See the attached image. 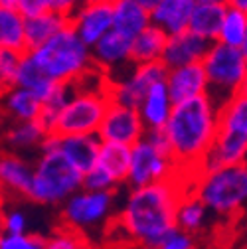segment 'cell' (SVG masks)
<instances>
[{"label": "cell", "instance_id": "cell-1", "mask_svg": "<svg viewBox=\"0 0 247 249\" xmlns=\"http://www.w3.org/2000/svg\"><path fill=\"white\" fill-rule=\"evenodd\" d=\"M190 188L192 182L182 176L142 188H127L115 226L137 249L159 245L172 230H176L178 204Z\"/></svg>", "mask_w": 247, "mask_h": 249}, {"label": "cell", "instance_id": "cell-2", "mask_svg": "<svg viewBox=\"0 0 247 249\" xmlns=\"http://www.w3.org/2000/svg\"><path fill=\"white\" fill-rule=\"evenodd\" d=\"M220 107L210 95L188 99L174 105L164 133L170 141V152L182 178L194 182L202 172L204 160L218 137Z\"/></svg>", "mask_w": 247, "mask_h": 249}, {"label": "cell", "instance_id": "cell-3", "mask_svg": "<svg viewBox=\"0 0 247 249\" xmlns=\"http://www.w3.org/2000/svg\"><path fill=\"white\" fill-rule=\"evenodd\" d=\"M28 52L53 83H77L95 68L91 48L77 36L71 24L44 46Z\"/></svg>", "mask_w": 247, "mask_h": 249}, {"label": "cell", "instance_id": "cell-4", "mask_svg": "<svg viewBox=\"0 0 247 249\" xmlns=\"http://www.w3.org/2000/svg\"><path fill=\"white\" fill-rule=\"evenodd\" d=\"M192 192L210 208L215 217H233L247 206V162L202 170Z\"/></svg>", "mask_w": 247, "mask_h": 249}, {"label": "cell", "instance_id": "cell-5", "mask_svg": "<svg viewBox=\"0 0 247 249\" xmlns=\"http://www.w3.org/2000/svg\"><path fill=\"white\" fill-rule=\"evenodd\" d=\"M83 188V172L55 148H42L34 159V182L28 200L40 206H64Z\"/></svg>", "mask_w": 247, "mask_h": 249}, {"label": "cell", "instance_id": "cell-6", "mask_svg": "<svg viewBox=\"0 0 247 249\" xmlns=\"http://www.w3.org/2000/svg\"><path fill=\"white\" fill-rule=\"evenodd\" d=\"M247 162V89L220 107L218 137L202 170Z\"/></svg>", "mask_w": 247, "mask_h": 249}, {"label": "cell", "instance_id": "cell-7", "mask_svg": "<svg viewBox=\"0 0 247 249\" xmlns=\"http://www.w3.org/2000/svg\"><path fill=\"white\" fill-rule=\"evenodd\" d=\"M210 91L208 95L222 107L226 101L245 91L247 81V57L241 48L226 46L222 42H213L202 59Z\"/></svg>", "mask_w": 247, "mask_h": 249}, {"label": "cell", "instance_id": "cell-8", "mask_svg": "<svg viewBox=\"0 0 247 249\" xmlns=\"http://www.w3.org/2000/svg\"><path fill=\"white\" fill-rule=\"evenodd\" d=\"M117 192H93L81 188L64 206H59V222L77 233L89 235L93 231H107L115 224Z\"/></svg>", "mask_w": 247, "mask_h": 249}, {"label": "cell", "instance_id": "cell-9", "mask_svg": "<svg viewBox=\"0 0 247 249\" xmlns=\"http://www.w3.org/2000/svg\"><path fill=\"white\" fill-rule=\"evenodd\" d=\"M180 176L172 154L157 146L146 137L131 146V170L127 178V188H142V186L159 184Z\"/></svg>", "mask_w": 247, "mask_h": 249}, {"label": "cell", "instance_id": "cell-10", "mask_svg": "<svg viewBox=\"0 0 247 249\" xmlns=\"http://www.w3.org/2000/svg\"><path fill=\"white\" fill-rule=\"evenodd\" d=\"M168 68L159 64H142L137 66L117 81H109V97L113 103L139 109L146 93L160 81H166Z\"/></svg>", "mask_w": 247, "mask_h": 249}, {"label": "cell", "instance_id": "cell-11", "mask_svg": "<svg viewBox=\"0 0 247 249\" xmlns=\"http://www.w3.org/2000/svg\"><path fill=\"white\" fill-rule=\"evenodd\" d=\"M91 57H93L95 70L105 73L109 81H117L135 68L133 40L119 34L117 30H111L105 38H101L91 48Z\"/></svg>", "mask_w": 247, "mask_h": 249}, {"label": "cell", "instance_id": "cell-12", "mask_svg": "<svg viewBox=\"0 0 247 249\" xmlns=\"http://www.w3.org/2000/svg\"><path fill=\"white\" fill-rule=\"evenodd\" d=\"M97 135L103 142L135 146L139 141L144 139L146 127H144V121H142L139 109L125 107V105L111 101Z\"/></svg>", "mask_w": 247, "mask_h": 249}, {"label": "cell", "instance_id": "cell-13", "mask_svg": "<svg viewBox=\"0 0 247 249\" xmlns=\"http://www.w3.org/2000/svg\"><path fill=\"white\" fill-rule=\"evenodd\" d=\"M101 146H103V141L99 139V135H55V133H50V137L42 148L59 150L71 164H75L85 174L95 168V164L99 160Z\"/></svg>", "mask_w": 247, "mask_h": 249}, {"label": "cell", "instance_id": "cell-14", "mask_svg": "<svg viewBox=\"0 0 247 249\" xmlns=\"http://www.w3.org/2000/svg\"><path fill=\"white\" fill-rule=\"evenodd\" d=\"M70 24L77 36L93 48L113 30V2H83L70 18Z\"/></svg>", "mask_w": 247, "mask_h": 249}, {"label": "cell", "instance_id": "cell-15", "mask_svg": "<svg viewBox=\"0 0 247 249\" xmlns=\"http://www.w3.org/2000/svg\"><path fill=\"white\" fill-rule=\"evenodd\" d=\"M166 85L174 99V103H182L188 99H196L202 95H208L210 83L204 70V64H190L168 70Z\"/></svg>", "mask_w": 247, "mask_h": 249}, {"label": "cell", "instance_id": "cell-16", "mask_svg": "<svg viewBox=\"0 0 247 249\" xmlns=\"http://www.w3.org/2000/svg\"><path fill=\"white\" fill-rule=\"evenodd\" d=\"M212 44L213 42L194 34L192 30L168 36V44H166V50H164L162 64L168 70L180 68V66H190V64H200V61L206 57Z\"/></svg>", "mask_w": 247, "mask_h": 249}, {"label": "cell", "instance_id": "cell-17", "mask_svg": "<svg viewBox=\"0 0 247 249\" xmlns=\"http://www.w3.org/2000/svg\"><path fill=\"white\" fill-rule=\"evenodd\" d=\"M48 137H50V131L40 119L8 123L4 129V148L6 152L20 154V157H28L32 152H36L38 157Z\"/></svg>", "mask_w": 247, "mask_h": 249}, {"label": "cell", "instance_id": "cell-18", "mask_svg": "<svg viewBox=\"0 0 247 249\" xmlns=\"http://www.w3.org/2000/svg\"><path fill=\"white\" fill-rule=\"evenodd\" d=\"M0 182L6 194L18 200H28L34 182V160L20 154L4 152L0 160Z\"/></svg>", "mask_w": 247, "mask_h": 249}, {"label": "cell", "instance_id": "cell-19", "mask_svg": "<svg viewBox=\"0 0 247 249\" xmlns=\"http://www.w3.org/2000/svg\"><path fill=\"white\" fill-rule=\"evenodd\" d=\"M196 8V0H160L159 6L150 12L152 24L168 36L186 32Z\"/></svg>", "mask_w": 247, "mask_h": 249}, {"label": "cell", "instance_id": "cell-20", "mask_svg": "<svg viewBox=\"0 0 247 249\" xmlns=\"http://www.w3.org/2000/svg\"><path fill=\"white\" fill-rule=\"evenodd\" d=\"M174 99L168 91L166 81H160L154 85L141 103L139 113L144 121L146 131H160L166 127V123L170 121V115L174 111Z\"/></svg>", "mask_w": 247, "mask_h": 249}, {"label": "cell", "instance_id": "cell-21", "mask_svg": "<svg viewBox=\"0 0 247 249\" xmlns=\"http://www.w3.org/2000/svg\"><path fill=\"white\" fill-rule=\"evenodd\" d=\"M42 107H44V99L34 91L20 85H12L4 89L2 109L8 123L38 121L42 117Z\"/></svg>", "mask_w": 247, "mask_h": 249}, {"label": "cell", "instance_id": "cell-22", "mask_svg": "<svg viewBox=\"0 0 247 249\" xmlns=\"http://www.w3.org/2000/svg\"><path fill=\"white\" fill-rule=\"evenodd\" d=\"M152 24L150 12L137 0H115L113 2V30L135 40Z\"/></svg>", "mask_w": 247, "mask_h": 249}, {"label": "cell", "instance_id": "cell-23", "mask_svg": "<svg viewBox=\"0 0 247 249\" xmlns=\"http://www.w3.org/2000/svg\"><path fill=\"white\" fill-rule=\"evenodd\" d=\"M213 213L210 212V208L192 192V188L182 196L180 204H178V212H176V228L192 233L194 237L204 233L212 222Z\"/></svg>", "mask_w": 247, "mask_h": 249}, {"label": "cell", "instance_id": "cell-24", "mask_svg": "<svg viewBox=\"0 0 247 249\" xmlns=\"http://www.w3.org/2000/svg\"><path fill=\"white\" fill-rule=\"evenodd\" d=\"M66 26H70V18L57 12H44L38 16L26 18V40L28 50H36L57 36Z\"/></svg>", "mask_w": 247, "mask_h": 249}, {"label": "cell", "instance_id": "cell-25", "mask_svg": "<svg viewBox=\"0 0 247 249\" xmlns=\"http://www.w3.org/2000/svg\"><path fill=\"white\" fill-rule=\"evenodd\" d=\"M166 44H168V34L154 24H150L144 32H141L133 40V61L137 66L159 64L164 57Z\"/></svg>", "mask_w": 247, "mask_h": 249}, {"label": "cell", "instance_id": "cell-26", "mask_svg": "<svg viewBox=\"0 0 247 249\" xmlns=\"http://www.w3.org/2000/svg\"><path fill=\"white\" fill-rule=\"evenodd\" d=\"M0 50L28 52L26 16L18 8H0Z\"/></svg>", "mask_w": 247, "mask_h": 249}, {"label": "cell", "instance_id": "cell-27", "mask_svg": "<svg viewBox=\"0 0 247 249\" xmlns=\"http://www.w3.org/2000/svg\"><path fill=\"white\" fill-rule=\"evenodd\" d=\"M226 12H228V2L196 4L188 30H192L194 34H198L210 42H218L220 28H222Z\"/></svg>", "mask_w": 247, "mask_h": 249}, {"label": "cell", "instance_id": "cell-28", "mask_svg": "<svg viewBox=\"0 0 247 249\" xmlns=\"http://www.w3.org/2000/svg\"><path fill=\"white\" fill-rule=\"evenodd\" d=\"M97 166L107 170L119 186H123V184L127 186V178H129V170H131V146L103 142Z\"/></svg>", "mask_w": 247, "mask_h": 249}, {"label": "cell", "instance_id": "cell-29", "mask_svg": "<svg viewBox=\"0 0 247 249\" xmlns=\"http://www.w3.org/2000/svg\"><path fill=\"white\" fill-rule=\"evenodd\" d=\"M16 85L26 87V89H30V91L38 93V95L44 99L57 83H53V81L44 73V70L38 66V61L32 57V53L24 52L22 64H20V70H18V77H16Z\"/></svg>", "mask_w": 247, "mask_h": 249}, {"label": "cell", "instance_id": "cell-30", "mask_svg": "<svg viewBox=\"0 0 247 249\" xmlns=\"http://www.w3.org/2000/svg\"><path fill=\"white\" fill-rule=\"evenodd\" d=\"M75 91V83H57L48 95L44 97V107H42V117L40 121L46 124V129L50 133H53V127L61 115V111L66 109V105L70 103L71 95Z\"/></svg>", "mask_w": 247, "mask_h": 249}, {"label": "cell", "instance_id": "cell-31", "mask_svg": "<svg viewBox=\"0 0 247 249\" xmlns=\"http://www.w3.org/2000/svg\"><path fill=\"white\" fill-rule=\"evenodd\" d=\"M83 4V0H20L18 10L30 18V16H38L44 12H57L66 18H71L79 6Z\"/></svg>", "mask_w": 247, "mask_h": 249}, {"label": "cell", "instance_id": "cell-32", "mask_svg": "<svg viewBox=\"0 0 247 249\" xmlns=\"http://www.w3.org/2000/svg\"><path fill=\"white\" fill-rule=\"evenodd\" d=\"M247 34V14L237 10V8H229L224 16L222 28H220V36L218 42L226 44V46H233V48H241L243 40Z\"/></svg>", "mask_w": 247, "mask_h": 249}, {"label": "cell", "instance_id": "cell-33", "mask_svg": "<svg viewBox=\"0 0 247 249\" xmlns=\"http://www.w3.org/2000/svg\"><path fill=\"white\" fill-rule=\"evenodd\" d=\"M48 249H91V243L75 230L61 226L48 237Z\"/></svg>", "mask_w": 247, "mask_h": 249}, {"label": "cell", "instance_id": "cell-34", "mask_svg": "<svg viewBox=\"0 0 247 249\" xmlns=\"http://www.w3.org/2000/svg\"><path fill=\"white\" fill-rule=\"evenodd\" d=\"M22 55L20 52L12 50H0V81H2V89H8L16 85L18 70L22 64Z\"/></svg>", "mask_w": 247, "mask_h": 249}, {"label": "cell", "instance_id": "cell-35", "mask_svg": "<svg viewBox=\"0 0 247 249\" xmlns=\"http://www.w3.org/2000/svg\"><path fill=\"white\" fill-rule=\"evenodd\" d=\"M83 188L93 190V192H119L121 186L115 182V178L107 170L95 164L93 170L83 174Z\"/></svg>", "mask_w": 247, "mask_h": 249}, {"label": "cell", "instance_id": "cell-36", "mask_svg": "<svg viewBox=\"0 0 247 249\" xmlns=\"http://www.w3.org/2000/svg\"><path fill=\"white\" fill-rule=\"evenodd\" d=\"M0 249H48V237L40 233H22V235L2 233Z\"/></svg>", "mask_w": 247, "mask_h": 249}, {"label": "cell", "instance_id": "cell-37", "mask_svg": "<svg viewBox=\"0 0 247 249\" xmlns=\"http://www.w3.org/2000/svg\"><path fill=\"white\" fill-rule=\"evenodd\" d=\"M28 226H30V220H28V213L16 206H8L2 213V230L4 233L8 235H22V233H28Z\"/></svg>", "mask_w": 247, "mask_h": 249}, {"label": "cell", "instance_id": "cell-38", "mask_svg": "<svg viewBox=\"0 0 247 249\" xmlns=\"http://www.w3.org/2000/svg\"><path fill=\"white\" fill-rule=\"evenodd\" d=\"M146 249H196V237L180 228L172 230L159 245L146 247Z\"/></svg>", "mask_w": 247, "mask_h": 249}, {"label": "cell", "instance_id": "cell-39", "mask_svg": "<svg viewBox=\"0 0 247 249\" xmlns=\"http://www.w3.org/2000/svg\"><path fill=\"white\" fill-rule=\"evenodd\" d=\"M226 2L229 8H237V10L247 14V0H226Z\"/></svg>", "mask_w": 247, "mask_h": 249}, {"label": "cell", "instance_id": "cell-40", "mask_svg": "<svg viewBox=\"0 0 247 249\" xmlns=\"http://www.w3.org/2000/svg\"><path fill=\"white\" fill-rule=\"evenodd\" d=\"M137 2H139L141 6H144L148 12H152L154 8L159 6V2H160V0H137Z\"/></svg>", "mask_w": 247, "mask_h": 249}, {"label": "cell", "instance_id": "cell-41", "mask_svg": "<svg viewBox=\"0 0 247 249\" xmlns=\"http://www.w3.org/2000/svg\"><path fill=\"white\" fill-rule=\"evenodd\" d=\"M20 0H0V8H18Z\"/></svg>", "mask_w": 247, "mask_h": 249}, {"label": "cell", "instance_id": "cell-42", "mask_svg": "<svg viewBox=\"0 0 247 249\" xmlns=\"http://www.w3.org/2000/svg\"><path fill=\"white\" fill-rule=\"evenodd\" d=\"M241 52H243L245 57H247V34H245V40H243V44H241Z\"/></svg>", "mask_w": 247, "mask_h": 249}, {"label": "cell", "instance_id": "cell-43", "mask_svg": "<svg viewBox=\"0 0 247 249\" xmlns=\"http://www.w3.org/2000/svg\"><path fill=\"white\" fill-rule=\"evenodd\" d=\"M83 2H115V0H83Z\"/></svg>", "mask_w": 247, "mask_h": 249}, {"label": "cell", "instance_id": "cell-44", "mask_svg": "<svg viewBox=\"0 0 247 249\" xmlns=\"http://www.w3.org/2000/svg\"><path fill=\"white\" fill-rule=\"evenodd\" d=\"M245 89H247V81H245Z\"/></svg>", "mask_w": 247, "mask_h": 249}, {"label": "cell", "instance_id": "cell-45", "mask_svg": "<svg viewBox=\"0 0 247 249\" xmlns=\"http://www.w3.org/2000/svg\"><path fill=\"white\" fill-rule=\"evenodd\" d=\"M245 249H247V247H245Z\"/></svg>", "mask_w": 247, "mask_h": 249}]
</instances>
